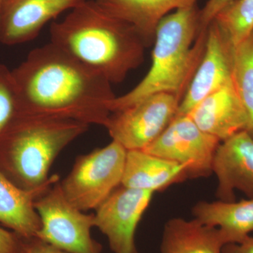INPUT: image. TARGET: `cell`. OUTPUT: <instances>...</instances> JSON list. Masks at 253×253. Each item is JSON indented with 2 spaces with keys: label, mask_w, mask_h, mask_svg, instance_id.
I'll list each match as a JSON object with an SVG mask.
<instances>
[{
  "label": "cell",
  "mask_w": 253,
  "mask_h": 253,
  "mask_svg": "<svg viewBox=\"0 0 253 253\" xmlns=\"http://www.w3.org/2000/svg\"><path fill=\"white\" fill-rule=\"evenodd\" d=\"M11 73L20 115L106 126L116 97L111 83L50 42Z\"/></svg>",
  "instance_id": "1"
},
{
  "label": "cell",
  "mask_w": 253,
  "mask_h": 253,
  "mask_svg": "<svg viewBox=\"0 0 253 253\" xmlns=\"http://www.w3.org/2000/svg\"><path fill=\"white\" fill-rule=\"evenodd\" d=\"M50 42L99 73L111 84L143 63L146 43L132 26L86 0L61 21H53Z\"/></svg>",
  "instance_id": "2"
},
{
  "label": "cell",
  "mask_w": 253,
  "mask_h": 253,
  "mask_svg": "<svg viewBox=\"0 0 253 253\" xmlns=\"http://www.w3.org/2000/svg\"><path fill=\"white\" fill-rule=\"evenodd\" d=\"M200 13L195 5L176 10L160 21L149 72L135 87L115 98L111 113L158 93L183 99L206 47L207 29L200 31Z\"/></svg>",
  "instance_id": "3"
},
{
  "label": "cell",
  "mask_w": 253,
  "mask_h": 253,
  "mask_svg": "<svg viewBox=\"0 0 253 253\" xmlns=\"http://www.w3.org/2000/svg\"><path fill=\"white\" fill-rule=\"evenodd\" d=\"M89 126L73 120L19 114L0 135V146L21 187L36 189L49 180L58 155Z\"/></svg>",
  "instance_id": "4"
},
{
  "label": "cell",
  "mask_w": 253,
  "mask_h": 253,
  "mask_svg": "<svg viewBox=\"0 0 253 253\" xmlns=\"http://www.w3.org/2000/svg\"><path fill=\"white\" fill-rule=\"evenodd\" d=\"M126 150L113 141L101 149L80 156L60 183L66 199L86 212L96 210L122 184Z\"/></svg>",
  "instance_id": "5"
},
{
  "label": "cell",
  "mask_w": 253,
  "mask_h": 253,
  "mask_svg": "<svg viewBox=\"0 0 253 253\" xmlns=\"http://www.w3.org/2000/svg\"><path fill=\"white\" fill-rule=\"evenodd\" d=\"M41 226L37 239L69 253H102L93 239L94 214H85L63 194L59 181L35 202Z\"/></svg>",
  "instance_id": "6"
},
{
  "label": "cell",
  "mask_w": 253,
  "mask_h": 253,
  "mask_svg": "<svg viewBox=\"0 0 253 253\" xmlns=\"http://www.w3.org/2000/svg\"><path fill=\"white\" fill-rule=\"evenodd\" d=\"M181 99L170 93L148 96L113 111L106 127L112 140L126 150H143L161 135L176 117Z\"/></svg>",
  "instance_id": "7"
},
{
  "label": "cell",
  "mask_w": 253,
  "mask_h": 253,
  "mask_svg": "<svg viewBox=\"0 0 253 253\" xmlns=\"http://www.w3.org/2000/svg\"><path fill=\"white\" fill-rule=\"evenodd\" d=\"M221 141L200 129L188 115H176L156 140L143 151L184 166L188 177L210 175Z\"/></svg>",
  "instance_id": "8"
},
{
  "label": "cell",
  "mask_w": 253,
  "mask_h": 253,
  "mask_svg": "<svg viewBox=\"0 0 253 253\" xmlns=\"http://www.w3.org/2000/svg\"><path fill=\"white\" fill-rule=\"evenodd\" d=\"M154 193L121 185L95 210L94 226L106 236L113 253H137L136 228Z\"/></svg>",
  "instance_id": "9"
},
{
  "label": "cell",
  "mask_w": 253,
  "mask_h": 253,
  "mask_svg": "<svg viewBox=\"0 0 253 253\" xmlns=\"http://www.w3.org/2000/svg\"><path fill=\"white\" fill-rule=\"evenodd\" d=\"M86 0H2L0 43L13 46L33 41L50 21Z\"/></svg>",
  "instance_id": "10"
},
{
  "label": "cell",
  "mask_w": 253,
  "mask_h": 253,
  "mask_svg": "<svg viewBox=\"0 0 253 253\" xmlns=\"http://www.w3.org/2000/svg\"><path fill=\"white\" fill-rule=\"evenodd\" d=\"M219 201L234 202L235 191L253 198V138L246 130L221 141L213 158Z\"/></svg>",
  "instance_id": "11"
},
{
  "label": "cell",
  "mask_w": 253,
  "mask_h": 253,
  "mask_svg": "<svg viewBox=\"0 0 253 253\" xmlns=\"http://www.w3.org/2000/svg\"><path fill=\"white\" fill-rule=\"evenodd\" d=\"M231 50L214 21L207 28L202 60L181 99L176 115H188L208 95L232 83Z\"/></svg>",
  "instance_id": "12"
},
{
  "label": "cell",
  "mask_w": 253,
  "mask_h": 253,
  "mask_svg": "<svg viewBox=\"0 0 253 253\" xmlns=\"http://www.w3.org/2000/svg\"><path fill=\"white\" fill-rule=\"evenodd\" d=\"M188 116L200 129L221 141L246 130L249 123L233 83L208 95Z\"/></svg>",
  "instance_id": "13"
},
{
  "label": "cell",
  "mask_w": 253,
  "mask_h": 253,
  "mask_svg": "<svg viewBox=\"0 0 253 253\" xmlns=\"http://www.w3.org/2000/svg\"><path fill=\"white\" fill-rule=\"evenodd\" d=\"M59 181V176L53 175L43 185L26 189L16 185L0 169V223L25 239L36 238L41 221L35 202Z\"/></svg>",
  "instance_id": "14"
},
{
  "label": "cell",
  "mask_w": 253,
  "mask_h": 253,
  "mask_svg": "<svg viewBox=\"0 0 253 253\" xmlns=\"http://www.w3.org/2000/svg\"><path fill=\"white\" fill-rule=\"evenodd\" d=\"M109 14L132 26L146 46L154 42L160 21L171 11L195 6L198 0H96Z\"/></svg>",
  "instance_id": "15"
},
{
  "label": "cell",
  "mask_w": 253,
  "mask_h": 253,
  "mask_svg": "<svg viewBox=\"0 0 253 253\" xmlns=\"http://www.w3.org/2000/svg\"><path fill=\"white\" fill-rule=\"evenodd\" d=\"M186 178V168L179 163L143 150L126 151L122 186L156 192Z\"/></svg>",
  "instance_id": "16"
},
{
  "label": "cell",
  "mask_w": 253,
  "mask_h": 253,
  "mask_svg": "<svg viewBox=\"0 0 253 253\" xmlns=\"http://www.w3.org/2000/svg\"><path fill=\"white\" fill-rule=\"evenodd\" d=\"M226 244L218 228L197 219H169L163 228L161 253H221Z\"/></svg>",
  "instance_id": "17"
},
{
  "label": "cell",
  "mask_w": 253,
  "mask_h": 253,
  "mask_svg": "<svg viewBox=\"0 0 253 253\" xmlns=\"http://www.w3.org/2000/svg\"><path fill=\"white\" fill-rule=\"evenodd\" d=\"M192 213L205 225L218 228L226 244L241 242L253 231V198L234 202L201 201Z\"/></svg>",
  "instance_id": "18"
},
{
  "label": "cell",
  "mask_w": 253,
  "mask_h": 253,
  "mask_svg": "<svg viewBox=\"0 0 253 253\" xmlns=\"http://www.w3.org/2000/svg\"><path fill=\"white\" fill-rule=\"evenodd\" d=\"M232 83L246 112V131L253 138V32L231 50Z\"/></svg>",
  "instance_id": "19"
},
{
  "label": "cell",
  "mask_w": 253,
  "mask_h": 253,
  "mask_svg": "<svg viewBox=\"0 0 253 253\" xmlns=\"http://www.w3.org/2000/svg\"><path fill=\"white\" fill-rule=\"evenodd\" d=\"M231 49L253 32V0H234L223 8L213 21Z\"/></svg>",
  "instance_id": "20"
},
{
  "label": "cell",
  "mask_w": 253,
  "mask_h": 253,
  "mask_svg": "<svg viewBox=\"0 0 253 253\" xmlns=\"http://www.w3.org/2000/svg\"><path fill=\"white\" fill-rule=\"evenodd\" d=\"M18 115L17 92L12 73L0 63V135Z\"/></svg>",
  "instance_id": "21"
},
{
  "label": "cell",
  "mask_w": 253,
  "mask_h": 253,
  "mask_svg": "<svg viewBox=\"0 0 253 253\" xmlns=\"http://www.w3.org/2000/svg\"><path fill=\"white\" fill-rule=\"evenodd\" d=\"M234 0H208L200 13V31L207 29L216 15Z\"/></svg>",
  "instance_id": "22"
},
{
  "label": "cell",
  "mask_w": 253,
  "mask_h": 253,
  "mask_svg": "<svg viewBox=\"0 0 253 253\" xmlns=\"http://www.w3.org/2000/svg\"><path fill=\"white\" fill-rule=\"evenodd\" d=\"M14 234L0 227V253H21Z\"/></svg>",
  "instance_id": "23"
},
{
  "label": "cell",
  "mask_w": 253,
  "mask_h": 253,
  "mask_svg": "<svg viewBox=\"0 0 253 253\" xmlns=\"http://www.w3.org/2000/svg\"><path fill=\"white\" fill-rule=\"evenodd\" d=\"M31 242L21 251V253H69L37 238L31 239Z\"/></svg>",
  "instance_id": "24"
},
{
  "label": "cell",
  "mask_w": 253,
  "mask_h": 253,
  "mask_svg": "<svg viewBox=\"0 0 253 253\" xmlns=\"http://www.w3.org/2000/svg\"><path fill=\"white\" fill-rule=\"evenodd\" d=\"M221 253H253V237L251 235L239 243L226 244Z\"/></svg>",
  "instance_id": "25"
},
{
  "label": "cell",
  "mask_w": 253,
  "mask_h": 253,
  "mask_svg": "<svg viewBox=\"0 0 253 253\" xmlns=\"http://www.w3.org/2000/svg\"><path fill=\"white\" fill-rule=\"evenodd\" d=\"M1 1H2V0H0V4H1Z\"/></svg>",
  "instance_id": "26"
}]
</instances>
